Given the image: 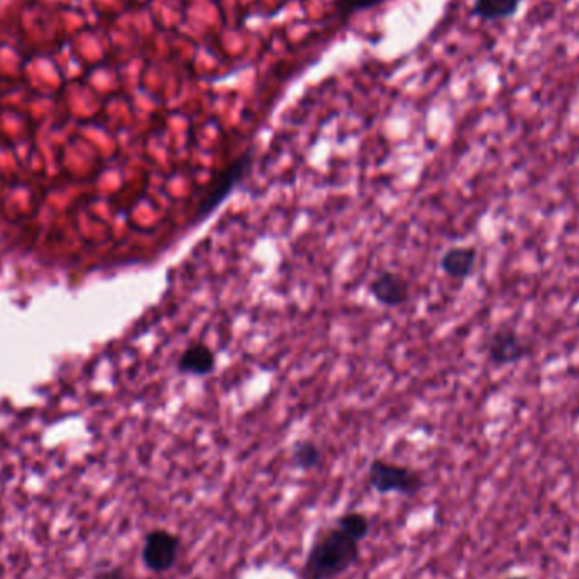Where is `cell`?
I'll list each match as a JSON object with an SVG mask.
<instances>
[{
  "label": "cell",
  "instance_id": "cell-1",
  "mask_svg": "<svg viewBox=\"0 0 579 579\" xmlns=\"http://www.w3.org/2000/svg\"><path fill=\"white\" fill-rule=\"evenodd\" d=\"M360 559L361 542L334 523L314 537L305 556L302 578L337 579L351 571Z\"/></svg>",
  "mask_w": 579,
  "mask_h": 579
},
{
  "label": "cell",
  "instance_id": "cell-2",
  "mask_svg": "<svg viewBox=\"0 0 579 579\" xmlns=\"http://www.w3.org/2000/svg\"><path fill=\"white\" fill-rule=\"evenodd\" d=\"M255 159V149H246L216 175L207 190L202 194L197 207H195L194 223L195 220L202 223L219 209L220 205L246 180L247 175L252 174Z\"/></svg>",
  "mask_w": 579,
  "mask_h": 579
},
{
  "label": "cell",
  "instance_id": "cell-3",
  "mask_svg": "<svg viewBox=\"0 0 579 579\" xmlns=\"http://www.w3.org/2000/svg\"><path fill=\"white\" fill-rule=\"evenodd\" d=\"M367 483L379 494H399L413 499L424 490L425 478L413 468L375 458L367 468Z\"/></svg>",
  "mask_w": 579,
  "mask_h": 579
},
{
  "label": "cell",
  "instance_id": "cell-4",
  "mask_svg": "<svg viewBox=\"0 0 579 579\" xmlns=\"http://www.w3.org/2000/svg\"><path fill=\"white\" fill-rule=\"evenodd\" d=\"M181 548H184V542L171 530H149L145 536V541H143V565L155 575H165L180 561Z\"/></svg>",
  "mask_w": 579,
  "mask_h": 579
},
{
  "label": "cell",
  "instance_id": "cell-5",
  "mask_svg": "<svg viewBox=\"0 0 579 579\" xmlns=\"http://www.w3.org/2000/svg\"><path fill=\"white\" fill-rule=\"evenodd\" d=\"M533 344L513 327L497 328L487 340V357L493 366H516L532 354Z\"/></svg>",
  "mask_w": 579,
  "mask_h": 579
},
{
  "label": "cell",
  "instance_id": "cell-6",
  "mask_svg": "<svg viewBox=\"0 0 579 579\" xmlns=\"http://www.w3.org/2000/svg\"><path fill=\"white\" fill-rule=\"evenodd\" d=\"M370 295L382 307L399 308L409 302L410 285L400 273L385 269L371 279Z\"/></svg>",
  "mask_w": 579,
  "mask_h": 579
},
{
  "label": "cell",
  "instance_id": "cell-7",
  "mask_svg": "<svg viewBox=\"0 0 579 579\" xmlns=\"http://www.w3.org/2000/svg\"><path fill=\"white\" fill-rule=\"evenodd\" d=\"M217 367V354L213 347L204 343H192L181 351L177 360V371L180 375L204 376L213 375Z\"/></svg>",
  "mask_w": 579,
  "mask_h": 579
},
{
  "label": "cell",
  "instance_id": "cell-8",
  "mask_svg": "<svg viewBox=\"0 0 579 579\" xmlns=\"http://www.w3.org/2000/svg\"><path fill=\"white\" fill-rule=\"evenodd\" d=\"M478 249L474 246H452L439 259L441 272L448 278L467 282L477 269Z\"/></svg>",
  "mask_w": 579,
  "mask_h": 579
},
{
  "label": "cell",
  "instance_id": "cell-9",
  "mask_svg": "<svg viewBox=\"0 0 579 579\" xmlns=\"http://www.w3.org/2000/svg\"><path fill=\"white\" fill-rule=\"evenodd\" d=\"M522 0H474L471 14L483 22L507 21L519 12Z\"/></svg>",
  "mask_w": 579,
  "mask_h": 579
},
{
  "label": "cell",
  "instance_id": "cell-10",
  "mask_svg": "<svg viewBox=\"0 0 579 579\" xmlns=\"http://www.w3.org/2000/svg\"><path fill=\"white\" fill-rule=\"evenodd\" d=\"M324 463V451L321 445L311 439H302V441L294 442L290 449V464L294 470L308 471L318 470Z\"/></svg>",
  "mask_w": 579,
  "mask_h": 579
},
{
  "label": "cell",
  "instance_id": "cell-11",
  "mask_svg": "<svg viewBox=\"0 0 579 579\" xmlns=\"http://www.w3.org/2000/svg\"><path fill=\"white\" fill-rule=\"evenodd\" d=\"M334 523L360 542H363L371 533L370 517L364 516L363 512H356V510L341 513Z\"/></svg>",
  "mask_w": 579,
  "mask_h": 579
},
{
  "label": "cell",
  "instance_id": "cell-12",
  "mask_svg": "<svg viewBox=\"0 0 579 579\" xmlns=\"http://www.w3.org/2000/svg\"><path fill=\"white\" fill-rule=\"evenodd\" d=\"M385 2L386 0H336L334 2V12L346 21V19L353 18L357 12L379 8L380 4H385Z\"/></svg>",
  "mask_w": 579,
  "mask_h": 579
},
{
  "label": "cell",
  "instance_id": "cell-13",
  "mask_svg": "<svg viewBox=\"0 0 579 579\" xmlns=\"http://www.w3.org/2000/svg\"><path fill=\"white\" fill-rule=\"evenodd\" d=\"M92 579H128V575L124 571L122 566L107 565L97 569Z\"/></svg>",
  "mask_w": 579,
  "mask_h": 579
},
{
  "label": "cell",
  "instance_id": "cell-14",
  "mask_svg": "<svg viewBox=\"0 0 579 579\" xmlns=\"http://www.w3.org/2000/svg\"><path fill=\"white\" fill-rule=\"evenodd\" d=\"M506 579H530V578H527V576H509V578H506Z\"/></svg>",
  "mask_w": 579,
  "mask_h": 579
}]
</instances>
